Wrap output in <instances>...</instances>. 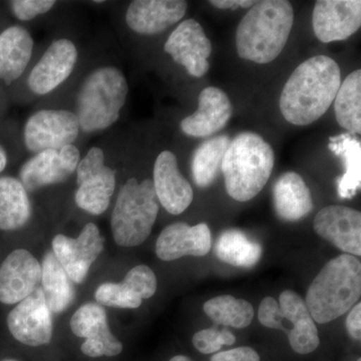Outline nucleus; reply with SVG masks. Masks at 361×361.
I'll use <instances>...</instances> for the list:
<instances>
[{
	"mask_svg": "<svg viewBox=\"0 0 361 361\" xmlns=\"http://www.w3.org/2000/svg\"><path fill=\"white\" fill-rule=\"evenodd\" d=\"M104 245V238L99 227L94 223H87L77 238L56 235L52 240V253L71 281L80 284L101 255Z\"/></svg>",
	"mask_w": 361,
	"mask_h": 361,
	"instance_id": "10",
	"label": "nucleus"
},
{
	"mask_svg": "<svg viewBox=\"0 0 361 361\" xmlns=\"http://www.w3.org/2000/svg\"><path fill=\"white\" fill-rule=\"evenodd\" d=\"M80 161V149L75 145H68L59 149H45L23 164L20 180L26 191L30 192L59 184L77 171Z\"/></svg>",
	"mask_w": 361,
	"mask_h": 361,
	"instance_id": "11",
	"label": "nucleus"
},
{
	"mask_svg": "<svg viewBox=\"0 0 361 361\" xmlns=\"http://www.w3.org/2000/svg\"><path fill=\"white\" fill-rule=\"evenodd\" d=\"M42 282V265L30 252L18 249L9 254L0 267V302L20 303Z\"/></svg>",
	"mask_w": 361,
	"mask_h": 361,
	"instance_id": "18",
	"label": "nucleus"
},
{
	"mask_svg": "<svg viewBox=\"0 0 361 361\" xmlns=\"http://www.w3.org/2000/svg\"><path fill=\"white\" fill-rule=\"evenodd\" d=\"M314 231L339 250L353 256L361 255V214L342 205L322 209L313 222Z\"/></svg>",
	"mask_w": 361,
	"mask_h": 361,
	"instance_id": "17",
	"label": "nucleus"
},
{
	"mask_svg": "<svg viewBox=\"0 0 361 361\" xmlns=\"http://www.w3.org/2000/svg\"><path fill=\"white\" fill-rule=\"evenodd\" d=\"M122 282L142 299L151 298L158 286L155 273L146 265L135 266L127 273Z\"/></svg>",
	"mask_w": 361,
	"mask_h": 361,
	"instance_id": "33",
	"label": "nucleus"
},
{
	"mask_svg": "<svg viewBox=\"0 0 361 361\" xmlns=\"http://www.w3.org/2000/svg\"><path fill=\"white\" fill-rule=\"evenodd\" d=\"M170 361H192L189 357L185 355H177L174 356V357L171 358Z\"/></svg>",
	"mask_w": 361,
	"mask_h": 361,
	"instance_id": "41",
	"label": "nucleus"
},
{
	"mask_svg": "<svg viewBox=\"0 0 361 361\" xmlns=\"http://www.w3.org/2000/svg\"><path fill=\"white\" fill-rule=\"evenodd\" d=\"M129 94V84L116 66H102L92 71L80 85L78 94V116L80 130L101 132L120 118Z\"/></svg>",
	"mask_w": 361,
	"mask_h": 361,
	"instance_id": "5",
	"label": "nucleus"
},
{
	"mask_svg": "<svg viewBox=\"0 0 361 361\" xmlns=\"http://www.w3.org/2000/svg\"><path fill=\"white\" fill-rule=\"evenodd\" d=\"M56 4V1L51 0H14L11 2V7L16 18L30 21L49 13Z\"/></svg>",
	"mask_w": 361,
	"mask_h": 361,
	"instance_id": "34",
	"label": "nucleus"
},
{
	"mask_svg": "<svg viewBox=\"0 0 361 361\" xmlns=\"http://www.w3.org/2000/svg\"><path fill=\"white\" fill-rule=\"evenodd\" d=\"M357 361H361L360 358V360H357Z\"/></svg>",
	"mask_w": 361,
	"mask_h": 361,
	"instance_id": "43",
	"label": "nucleus"
},
{
	"mask_svg": "<svg viewBox=\"0 0 361 361\" xmlns=\"http://www.w3.org/2000/svg\"><path fill=\"white\" fill-rule=\"evenodd\" d=\"M360 296V261L341 254L318 273L308 288L305 303L314 322L325 324L350 311Z\"/></svg>",
	"mask_w": 361,
	"mask_h": 361,
	"instance_id": "3",
	"label": "nucleus"
},
{
	"mask_svg": "<svg viewBox=\"0 0 361 361\" xmlns=\"http://www.w3.org/2000/svg\"><path fill=\"white\" fill-rule=\"evenodd\" d=\"M96 300L99 304L109 307L128 308L135 310L142 305V299L135 295L123 282L121 283H104L96 290Z\"/></svg>",
	"mask_w": 361,
	"mask_h": 361,
	"instance_id": "32",
	"label": "nucleus"
},
{
	"mask_svg": "<svg viewBox=\"0 0 361 361\" xmlns=\"http://www.w3.org/2000/svg\"><path fill=\"white\" fill-rule=\"evenodd\" d=\"M231 140L226 135L207 140L195 151L192 175L197 186L207 188L213 184L222 165Z\"/></svg>",
	"mask_w": 361,
	"mask_h": 361,
	"instance_id": "30",
	"label": "nucleus"
},
{
	"mask_svg": "<svg viewBox=\"0 0 361 361\" xmlns=\"http://www.w3.org/2000/svg\"><path fill=\"white\" fill-rule=\"evenodd\" d=\"M153 185L159 204L173 215L185 212L193 202V189L180 173L177 157L168 149L157 157Z\"/></svg>",
	"mask_w": 361,
	"mask_h": 361,
	"instance_id": "19",
	"label": "nucleus"
},
{
	"mask_svg": "<svg viewBox=\"0 0 361 361\" xmlns=\"http://www.w3.org/2000/svg\"><path fill=\"white\" fill-rule=\"evenodd\" d=\"M153 180L135 178L121 188L111 218V233L118 245H141L151 235L159 213Z\"/></svg>",
	"mask_w": 361,
	"mask_h": 361,
	"instance_id": "6",
	"label": "nucleus"
},
{
	"mask_svg": "<svg viewBox=\"0 0 361 361\" xmlns=\"http://www.w3.org/2000/svg\"><path fill=\"white\" fill-rule=\"evenodd\" d=\"M211 361H260V356L253 348L243 346L217 353Z\"/></svg>",
	"mask_w": 361,
	"mask_h": 361,
	"instance_id": "36",
	"label": "nucleus"
},
{
	"mask_svg": "<svg viewBox=\"0 0 361 361\" xmlns=\"http://www.w3.org/2000/svg\"><path fill=\"white\" fill-rule=\"evenodd\" d=\"M337 123L350 135L361 134V71H353L334 99Z\"/></svg>",
	"mask_w": 361,
	"mask_h": 361,
	"instance_id": "28",
	"label": "nucleus"
},
{
	"mask_svg": "<svg viewBox=\"0 0 361 361\" xmlns=\"http://www.w3.org/2000/svg\"><path fill=\"white\" fill-rule=\"evenodd\" d=\"M293 23L290 2L256 1L237 27V54L240 58L259 65L271 63L283 51Z\"/></svg>",
	"mask_w": 361,
	"mask_h": 361,
	"instance_id": "2",
	"label": "nucleus"
},
{
	"mask_svg": "<svg viewBox=\"0 0 361 361\" xmlns=\"http://www.w3.org/2000/svg\"><path fill=\"white\" fill-rule=\"evenodd\" d=\"M329 148L343 161L344 174L337 180L342 199H353L361 185V142L349 133L330 137Z\"/></svg>",
	"mask_w": 361,
	"mask_h": 361,
	"instance_id": "26",
	"label": "nucleus"
},
{
	"mask_svg": "<svg viewBox=\"0 0 361 361\" xmlns=\"http://www.w3.org/2000/svg\"><path fill=\"white\" fill-rule=\"evenodd\" d=\"M71 329L75 336L85 338L82 351L90 357L116 356L123 351L122 342L111 334L108 316L99 304L87 303L78 308L71 317Z\"/></svg>",
	"mask_w": 361,
	"mask_h": 361,
	"instance_id": "14",
	"label": "nucleus"
},
{
	"mask_svg": "<svg viewBox=\"0 0 361 361\" xmlns=\"http://www.w3.org/2000/svg\"><path fill=\"white\" fill-rule=\"evenodd\" d=\"M273 203L280 219L296 222L312 211L313 201L310 188L295 172L280 176L273 186Z\"/></svg>",
	"mask_w": 361,
	"mask_h": 361,
	"instance_id": "24",
	"label": "nucleus"
},
{
	"mask_svg": "<svg viewBox=\"0 0 361 361\" xmlns=\"http://www.w3.org/2000/svg\"><path fill=\"white\" fill-rule=\"evenodd\" d=\"M193 344L195 348L204 355L218 353L222 346H224L221 331H218L216 329H203L195 334Z\"/></svg>",
	"mask_w": 361,
	"mask_h": 361,
	"instance_id": "35",
	"label": "nucleus"
},
{
	"mask_svg": "<svg viewBox=\"0 0 361 361\" xmlns=\"http://www.w3.org/2000/svg\"><path fill=\"white\" fill-rule=\"evenodd\" d=\"M209 4L216 8L236 11L237 8L252 7L256 4V1H253V0H211Z\"/></svg>",
	"mask_w": 361,
	"mask_h": 361,
	"instance_id": "38",
	"label": "nucleus"
},
{
	"mask_svg": "<svg viewBox=\"0 0 361 361\" xmlns=\"http://www.w3.org/2000/svg\"><path fill=\"white\" fill-rule=\"evenodd\" d=\"M221 336H222L223 345H232L236 342V337L229 330H221Z\"/></svg>",
	"mask_w": 361,
	"mask_h": 361,
	"instance_id": "39",
	"label": "nucleus"
},
{
	"mask_svg": "<svg viewBox=\"0 0 361 361\" xmlns=\"http://www.w3.org/2000/svg\"><path fill=\"white\" fill-rule=\"evenodd\" d=\"M78 116L68 110H40L26 121L23 141L28 151L59 149L73 145L80 135Z\"/></svg>",
	"mask_w": 361,
	"mask_h": 361,
	"instance_id": "9",
	"label": "nucleus"
},
{
	"mask_svg": "<svg viewBox=\"0 0 361 361\" xmlns=\"http://www.w3.org/2000/svg\"><path fill=\"white\" fill-rule=\"evenodd\" d=\"M78 58L77 47L71 39L54 40L30 71L28 87L39 96L51 94L70 77Z\"/></svg>",
	"mask_w": 361,
	"mask_h": 361,
	"instance_id": "16",
	"label": "nucleus"
},
{
	"mask_svg": "<svg viewBox=\"0 0 361 361\" xmlns=\"http://www.w3.org/2000/svg\"><path fill=\"white\" fill-rule=\"evenodd\" d=\"M7 165V154L6 149L0 145V173L4 172Z\"/></svg>",
	"mask_w": 361,
	"mask_h": 361,
	"instance_id": "40",
	"label": "nucleus"
},
{
	"mask_svg": "<svg viewBox=\"0 0 361 361\" xmlns=\"http://www.w3.org/2000/svg\"><path fill=\"white\" fill-rule=\"evenodd\" d=\"M198 109L180 123L184 134L205 137L224 129L232 116V104L224 90L208 87L199 94Z\"/></svg>",
	"mask_w": 361,
	"mask_h": 361,
	"instance_id": "22",
	"label": "nucleus"
},
{
	"mask_svg": "<svg viewBox=\"0 0 361 361\" xmlns=\"http://www.w3.org/2000/svg\"><path fill=\"white\" fill-rule=\"evenodd\" d=\"M7 326L14 338L25 345L37 348L51 342V311L42 288H37L9 312Z\"/></svg>",
	"mask_w": 361,
	"mask_h": 361,
	"instance_id": "12",
	"label": "nucleus"
},
{
	"mask_svg": "<svg viewBox=\"0 0 361 361\" xmlns=\"http://www.w3.org/2000/svg\"><path fill=\"white\" fill-rule=\"evenodd\" d=\"M341 85V71L334 59L315 56L292 73L280 96L279 108L287 122L307 126L334 104Z\"/></svg>",
	"mask_w": 361,
	"mask_h": 361,
	"instance_id": "1",
	"label": "nucleus"
},
{
	"mask_svg": "<svg viewBox=\"0 0 361 361\" xmlns=\"http://www.w3.org/2000/svg\"><path fill=\"white\" fill-rule=\"evenodd\" d=\"M258 319L263 326L272 329H281L285 323H290L287 336L291 348L299 355H308L319 346L317 326L305 300L295 291L282 292L279 302L273 297H265L259 306Z\"/></svg>",
	"mask_w": 361,
	"mask_h": 361,
	"instance_id": "7",
	"label": "nucleus"
},
{
	"mask_svg": "<svg viewBox=\"0 0 361 361\" xmlns=\"http://www.w3.org/2000/svg\"><path fill=\"white\" fill-rule=\"evenodd\" d=\"M215 252L220 260L235 267H253L262 257V246L239 230L223 232L216 242Z\"/></svg>",
	"mask_w": 361,
	"mask_h": 361,
	"instance_id": "29",
	"label": "nucleus"
},
{
	"mask_svg": "<svg viewBox=\"0 0 361 361\" xmlns=\"http://www.w3.org/2000/svg\"><path fill=\"white\" fill-rule=\"evenodd\" d=\"M164 51L192 77H204L210 68L208 59L212 54V44L197 20L182 21L168 37Z\"/></svg>",
	"mask_w": 361,
	"mask_h": 361,
	"instance_id": "13",
	"label": "nucleus"
},
{
	"mask_svg": "<svg viewBox=\"0 0 361 361\" xmlns=\"http://www.w3.org/2000/svg\"><path fill=\"white\" fill-rule=\"evenodd\" d=\"M312 26L323 44L349 39L361 26V1L319 0L313 9Z\"/></svg>",
	"mask_w": 361,
	"mask_h": 361,
	"instance_id": "15",
	"label": "nucleus"
},
{
	"mask_svg": "<svg viewBox=\"0 0 361 361\" xmlns=\"http://www.w3.org/2000/svg\"><path fill=\"white\" fill-rule=\"evenodd\" d=\"M75 201L85 212L99 216L106 212L116 189L113 169L104 164L103 149L92 147L78 163Z\"/></svg>",
	"mask_w": 361,
	"mask_h": 361,
	"instance_id": "8",
	"label": "nucleus"
},
{
	"mask_svg": "<svg viewBox=\"0 0 361 361\" xmlns=\"http://www.w3.org/2000/svg\"><path fill=\"white\" fill-rule=\"evenodd\" d=\"M6 361H16V360H6Z\"/></svg>",
	"mask_w": 361,
	"mask_h": 361,
	"instance_id": "42",
	"label": "nucleus"
},
{
	"mask_svg": "<svg viewBox=\"0 0 361 361\" xmlns=\"http://www.w3.org/2000/svg\"><path fill=\"white\" fill-rule=\"evenodd\" d=\"M346 329L349 336L355 341L361 339V304L357 303L351 308L346 318Z\"/></svg>",
	"mask_w": 361,
	"mask_h": 361,
	"instance_id": "37",
	"label": "nucleus"
},
{
	"mask_svg": "<svg viewBox=\"0 0 361 361\" xmlns=\"http://www.w3.org/2000/svg\"><path fill=\"white\" fill-rule=\"evenodd\" d=\"M32 216V204L27 191L20 180L0 177V229H20Z\"/></svg>",
	"mask_w": 361,
	"mask_h": 361,
	"instance_id": "25",
	"label": "nucleus"
},
{
	"mask_svg": "<svg viewBox=\"0 0 361 361\" xmlns=\"http://www.w3.org/2000/svg\"><path fill=\"white\" fill-rule=\"evenodd\" d=\"M274 164V151L261 135L241 133L230 142L221 165L228 195L238 202L255 198L267 184Z\"/></svg>",
	"mask_w": 361,
	"mask_h": 361,
	"instance_id": "4",
	"label": "nucleus"
},
{
	"mask_svg": "<svg viewBox=\"0 0 361 361\" xmlns=\"http://www.w3.org/2000/svg\"><path fill=\"white\" fill-rule=\"evenodd\" d=\"M211 248L212 235L206 223L190 226L177 222L167 226L159 235L156 254L161 260L174 261L185 256H206Z\"/></svg>",
	"mask_w": 361,
	"mask_h": 361,
	"instance_id": "20",
	"label": "nucleus"
},
{
	"mask_svg": "<svg viewBox=\"0 0 361 361\" xmlns=\"http://www.w3.org/2000/svg\"><path fill=\"white\" fill-rule=\"evenodd\" d=\"M204 312L217 324L233 329H245L254 318L250 302L232 295L214 297L204 304Z\"/></svg>",
	"mask_w": 361,
	"mask_h": 361,
	"instance_id": "31",
	"label": "nucleus"
},
{
	"mask_svg": "<svg viewBox=\"0 0 361 361\" xmlns=\"http://www.w3.org/2000/svg\"><path fill=\"white\" fill-rule=\"evenodd\" d=\"M42 292L51 312L61 313L75 298L71 280L52 252L44 256L42 266Z\"/></svg>",
	"mask_w": 361,
	"mask_h": 361,
	"instance_id": "27",
	"label": "nucleus"
},
{
	"mask_svg": "<svg viewBox=\"0 0 361 361\" xmlns=\"http://www.w3.org/2000/svg\"><path fill=\"white\" fill-rule=\"evenodd\" d=\"M35 42L20 25L9 26L0 33V80L13 84L25 73L32 59Z\"/></svg>",
	"mask_w": 361,
	"mask_h": 361,
	"instance_id": "23",
	"label": "nucleus"
},
{
	"mask_svg": "<svg viewBox=\"0 0 361 361\" xmlns=\"http://www.w3.org/2000/svg\"><path fill=\"white\" fill-rule=\"evenodd\" d=\"M187 9L183 0H135L128 7L126 23L135 33L158 35L179 23Z\"/></svg>",
	"mask_w": 361,
	"mask_h": 361,
	"instance_id": "21",
	"label": "nucleus"
}]
</instances>
